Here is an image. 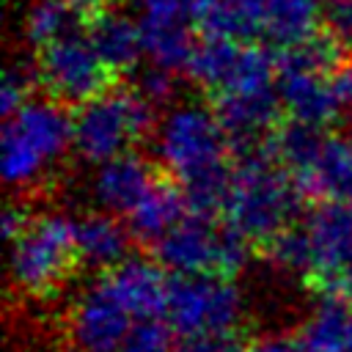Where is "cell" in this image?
<instances>
[{"label": "cell", "instance_id": "cell-1", "mask_svg": "<svg viewBox=\"0 0 352 352\" xmlns=\"http://www.w3.org/2000/svg\"><path fill=\"white\" fill-rule=\"evenodd\" d=\"M157 157L162 170L184 190L192 214H223L231 170V140L214 116L204 104H179L157 124Z\"/></svg>", "mask_w": 352, "mask_h": 352}, {"label": "cell", "instance_id": "cell-2", "mask_svg": "<svg viewBox=\"0 0 352 352\" xmlns=\"http://www.w3.org/2000/svg\"><path fill=\"white\" fill-rule=\"evenodd\" d=\"M302 201L308 198L300 184L275 162L270 146L264 143L236 154L223 220L258 250L275 234L294 226Z\"/></svg>", "mask_w": 352, "mask_h": 352}, {"label": "cell", "instance_id": "cell-3", "mask_svg": "<svg viewBox=\"0 0 352 352\" xmlns=\"http://www.w3.org/2000/svg\"><path fill=\"white\" fill-rule=\"evenodd\" d=\"M69 146H74V118L66 104L33 99L6 118L3 179L19 190L30 187L55 168Z\"/></svg>", "mask_w": 352, "mask_h": 352}, {"label": "cell", "instance_id": "cell-4", "mask_svg": "<svg viewBox=\"0 0 352 352\" xmlns=\"http://www.w3.org/2000/svg\"><path fill=\"white\" fill-rule=\"evenodd\" d=\"M77 267L74 220L60 212L36 214L11 242V286L19 297H52Z\"/></svg>", "mask_w": 352, "mask_h": 352}, {"label": "cell", "instance_id": "cell-5", "mask_svg": "<svg viewBox=\"0 0 352 352\" xmlns=\"http://www.w3.org/2000/svg\"><path fill=\"white\" fill-rule=\"evenodd\" d=\"M157 107L135 88L113 85L99 99L82 104L74 116V151L85 162L104 165L157 129Z\"/></svg>", "mask_w": 352, "mask_h": 352}, {"label": "cell", "instance_id": "cell-6", "mask_svg": "<svg viewBox=\"0 0 352 352\" xmlns=\"http://www.w3.org/2000/svg\"><path fill=\"white\" fill-rule=\"evenodd\" d=\"M250 250L256 248L226 220L214 223V217L190 212L151 248V256L173 275H220L234 280L245 270Z\"/></svg>", "mask_w": 352, "mask_h": 352}, {"label": "cell", "instance_id": "cell-7", "mask_svg": "<svg viewBox=\"0 0 352 352\" xmlns=\"http://www.w3.org/2000/svg\"><path fill=\"white\" fill-rule=\"evenodd\" d=\"M170 327L179 338L239 333L242 294L231 278L220 275H170L168 311Z\"/></svg>", "mask_w": 352, "mask_h": 352}, {"label": "cell", "instance_id": "cell-8", "mask_svg": "<svg viewBox=\"0 0 352 352\" xmlns=\"http://www.w3.org/2000/svg\"><path fill=\"white\" fill-rule=\"evenodd\" d=\"M36 80L52 102L88 104L113 88L116 74L102 63L85 33H72L44 50H38Z\"/></svg>", "mask_w": 352, "mask_h": 352}, {"label": "cell", "instance_id": "cell-9", "mask_svg": "<svg viewBox=\"0 0 352 352\" xmlns=\"http://www.w3.org/2000/svg\"><path fill=\"white\" fill-rule=\"evenodd\" d=\"M132 322V314L113 292L107 275H99L66 311V352H121Z\"/></svg>", "mask_w": 352, "mask_h": 352}, {"label": "cell", "instance_id": "cell-10", "mask_svg": "<svg viewBox=\"0 0 352 352\" xmlns=\"http://www.w3.org/2000/svg\"><path fill=\"white\" fill-rule=\"evenodd\" d=\"M316 270L308 280L311 289L324 294L330 283L352 267V201L316 204L308 220Z\"/></svg>", "mask_w": 352, "mask_h": 352}, {"label": "cell", "instance_id": "cell-11", "mask_svg": "<svg viewBox=\"0 0 352 352\" xmlns=\"http://www.w3.org/2000/svg\"><path fill=\"white\" fill-rule=\"evenodd\" d=\"M278 96L289 121L316 129L330 126L344 110V102L333 85V74L278 69Z\"/></svg>", "mask_w": 352, "mask_h": 352}, {"label": "cell", "instance_id": "cell-12", "mask_svg": "<svg viewBox=\"0 0 352 352\" xmlns=\"http://www.w3.org/2000/svg\"><path fill=\"white\" fill-rule=\"evenodd\" d=\"M160 173H162V168L151 165L143 154L126 151V154L96 168L91 190H94V198L102 212L126 217L148 195V190L154 187Z\"/></svg>", "mask_w": 352, "mask_h": 352}, {"label": "cell", "instance_id": "cell-13", "mask_svg": "<svg viewBox=\"0 0 352 352\" xmlns=\"http://www.w3.org/2000/svg\"><path fill=\"white\" fill-rule=\"evenodd\" d=\"M294 182L300 184L302 195L314 198L316 204L352 201V138L324 132L314 162Z\"/></svg>", "mask_w": 352, "mask_h": 352}, {"label": "cell", "instance_id": "cell-14", "mask_svg": "<svg viewBox=\"0 0 352 352\" xmlns=\"http://www.w3.org/2000/svg\"><path fill=\"white\" fill-rule=\"evenodd\" d=\"M85 36L94 44L96 55L102 58V63L116 74H132L140 63L143 55V36H140V25L126 16L118 8H104L96 16L85 19Z\"/></svg>", "mask_w": 352, "mask_h": 352}, {"label": "cell", "instance_id": "cell-15", "mask_svg": "<svg viewBox=\"0 0 352 352\" xmlns=\"http://www.w3.org/2000/svg\"><path fill=\"white\" fill-rule=\"evenodd\" d=\"M118 300L126 305L132 319L165 316L168 311V278L154 258L129 256L116 270L104 272Z\"/></svg>", "mask_w": 352, "mask_h": 352}, {"label": "cell", "instance_id": "cell-16", "mask_svg": "<svg viewBox=\"0 0 352 352\" xmlns=\"http://www.w3.org/2000/svg\"><path fill=\"white\" fill-rule=\"evenodd\" d=\"M190 214L184 190L176 179H170L165 170L148 190V195L126 214V228L135 242L154 248L170 228H176Z\"/></svg>", "mask_w": 352, "mask_h": 352}, {"label": "cell", "instance_id": "cell-17", "mask_svg": "<svg viewBox=\"0 0 352 352\" xmlns=\"http://www.w3.org/2000/svg\"><path fill=\"white\" fill-rule=\"evenodd\" d=\"M74 239L80 264L110 272L129 258V228L110 212H85L74 220Z\"/></svg>", "mask_w": 352, "mask_h": 352}, {"label": "cell", "instance_id": "cell-18", "mask_svg": "<svg viewBox=\"0 0 352 352\" xmlns=\"http://www.w3.org/2000/svg\"><path fill=\"white\" fill-rule=\"evenodd\" d=\"M195 25L206 38L245 44L261 36V0H198Z\"/></svg>", "mask_w": 352, "mask_h": 352}, {"label": "cell", "instance_id": "cell-19", "mask_svg": "<svg viewBox=\"0 0 352 352\" xmlns=\"http://www.w3.org/2000/svg\"><path fill=\"white\" fill-rule=\"evenodd\" d=\"M319 0H261V38L286 50L319 30Z\"/></svg>", "mask_w": 352, "mask_h": 352}, {"label": "cell", "instance_id": "cell-20", "mask_svg": "<svg viewBox=\"0 0 352 352\" xmlns=\"http://www.w3.org/2000/svg\"><path fill=\"white\" fill-rule=\"evenodd\" d=\"M297 336L311 352H352V305L338 294H322Z\"/></svg>", "mask_w": 352, "mask_h": 352}, {"label": "cell", "instance_id": "cell-21", "mask_svg": "<svg viewBox=\"0 0 352 352\" xmlns=\"http://www.w3.org/2000/svg\"><path fill=\"white\" fill-rule=\"evenodd\" d=\"M85 19L66 3V0H36L25 14V38L44 50L72 33H80Z\"/></svg>", "mask_w": 352, "mask_h": 352}, {"label": "cell", "instance_id": "cell-22", "mask_svg": "<svg viewBox=\"0 0 352 352\" xmlns=\"http://www.w3.org/2000/svg\"><path fill=\"white\" fill-rule=\"evenodd\" d=\"M264 253V258L289 275L302 278L305 283L311 280L314 270H316V256H314V242H311V231L308 226H289L280 234H275L264 248H258Z\"/></svg>", "mask_w": 352, "mask_h": 352}, {"label": "cell", "instance_id": "cell-23", "mask_svg": "<svg viewBox=\"0 0 352 352\" xmlns=\"http://www.w3.org/2000/svg\"><path fill=\"white\" fill-rule=\"evenodd\" d=\"M176 330L170 327L168 316H151V319H135L121 352H176Z\"/></svg>", "mask_w": 352, "mask_h": 352}, {"label": "cell", "instance_id": "cell-24", "mask_svg": "<svg viewBox=\"0 0 352 352\" xmlns=\"http://www.w3.org/2000/svg\"><path fill=\"white\" fill-rule=\"evenodd\" d=\"M140 28H198V0H135Z\"/></svg>", "mask_w": 352, "mask_h": 352}, {"label": "cell", "instance_id": "cell-25", "mask_svg": "<svg viewBox=\"0 0 352 352\" xmlns=\"http://www.w3.org/2000/svg\"><path fill=\"white\" fill-rule=\"evenodd\" d=\"M36 66H22V63H11L3 74V85H0V110L3 118L14 116L16 110H22L30 99V91L36 85Z\"/></svg>", "mask_w": 352, "mask_h": 352}, {"label": "cell", "instance_id": "cell-26", "mask_svg": "<svg viewBox=\"0 0 352 352\" xmlns=\"http://www.w3.org/2000/svg\"><path fill=\"white\" fill-rule=\"evenodd\" d=\"M143 99H148L154 107L160 104H168L176 94V74L173 72H165V69H157V66H148L138 74V82L132 85Z\"/></svg>", "mask_w": 352, "mask_h": 352}, {"label": "cell", "instance_id": "cell-27", "mask_svg": "<svg viewBox=\"0 0 352 352\" xmlns=\"http://www.w3.org/2000/svg\"><path fill=\"white\" fill-rule=\"evenodd\" d=\"M248 341L242 333H212V336H192L182 338L176 352H245Z\"/></svg>", "mask_w": 352, "mask_h": 352}, {"label": "cell", "instance_id": "cell-28", "mask_svg": "<svg viewBox=\"0 0 352 352\" xmlns=\"http://www.w3.org/2000/svg\"><path fill=\"white\" fill-rule=\"evenodd\" d=\"M245 352H311L297 333H267L258 338H250Z\"/></svg>", "mask_w": 352, "mask_h": 352}, {"label": "cell", "instance_id": "cell-29", "mask_svg": "<svg viewBox=\"0 0 352 352\" xmlns=\"http://www.w3.org/2000/svg\"><path fill=\"white\" fill-rule=\"evenodd\" d=\"M330 30L344 41V47L352 50V0L333 3V8H330Z\"/></svg>", "mask_w": 352, "mask_h": 352}, {"label": "cell", "instance_id": "cell-30", "mask_svg": "<svg viewBox=\"0 0 352 352\" xmlns=\"http://www.w3.org/2000/svg\"><path fill=\"white\" fill-rule=\"evenodd\" d=\"M33 220V214L28 212V206H22V204H8L6 206V212H3V236L8 239V242H14L22 231H25V226Z\"/></svg>", "mask_w": 352, "mask_h": 352}, {"label": "cell", "instance_id": "cell-31", "mask_svg": "<svg viewBox=\"0 0 352 352\" xmlns=\"http://www.w3.org/2000/svg\"><path fill=\"white\" fill-rule=\"evenodd\" d=\"M82 19H91V16H96L99 11H104V8H110L113 6V0H66Z\"/></svg>", "mask_w": 352, "mask_h": 352}, {"label": "cell", "instance_id": "cell-32", "mask_svg": "<svg viewBox=\"0 0 352 352\" xmlns=\"http://www.w3.org/2000/svg\"><path fill=\"white\" fill-rule=\"evenodd\" d=\"M324 294H338L341 300H346V302L352 305V267H346V270L330 283V289H327Z\"/></svg>", "mask_w": 352, "mask_h": 352}, {"label": "cell", "instance_id": "cell-33", "mask_svg": "<svg viewBox=\"0 0 352 352\" xmlns=\"http://www.w3.org/2000/svg\"><path fill=\"white\" fill-rule=\"evenodd\" d=\"M16 352H22V349H16Z\"/></svg>", "mask_w": 352, "mask_h": 352}]
</instances>
